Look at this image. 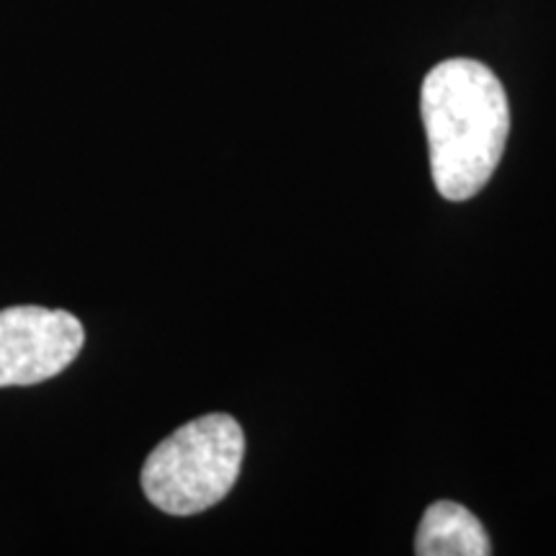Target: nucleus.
<instances>
[{
  "label": "nucleus",
  "instance_id": "2",
  "mask_svg": "<svg viewBox=\"0 0 556 556\" xmlns=\"http://www.w3.org/2000/svg\"><path fill=\"white\" fill-rule=\"evenodd\" d=\"M242 456L245 435L235 417H197L148 456L142 490L168 516H197L229 495L240 477Z\"/></svg>",
  "mask_w": 556,
  "mask_h": 556
},
{
  "label": "nucleus",
  "instance_id": "4",
  "mask_svg": "<svg viewBox=\"0 0 556 556\" xmlns=\"http://www.w3.org/2000/svg\"><path fill=\"white\" fill-rule=\"evenodd\" d=\"M420 556H486L492 554L490 536L475 513L458 503H433L420 520L415 536Z\"/></svg>",
  "mask_w": 556,
  "mask_h": 556
},
{
  "label": "nucleus",
  "instance_id": "3",
  "mask_svg": "<svg viewBox=\"0 0 556 556\" xmlns=\"http://www.w3.org/2000/svg\"><path fill=\"white\" fill-rule=\"evenodd\" d=\"M86 343L80 319L37 304L0 309V387L47 381L78 358Z\"/></svg>",
  "mask_w": 556,
  "mask_h": 556
},
{
  "label": "nucleus",
  "instance_id": "1",
  "mask_svg": "<svg viewBox=\"0 0 556 556\" xmlns=\"http://www.w3.org/2000/svg\"><path fill=\"white\" fill-rule=\"evenodd\" d=\"M420 114L438 193L448 201L477 197L497 170L510 135L503 83L477 60H443L422 80Z\"/></svg>",
  "mask_w": 556,
  "mask_h": 556
}]
</instances>
